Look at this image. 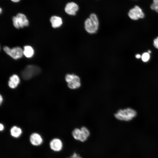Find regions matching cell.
Instances as JSON below:
<instances>
[{"mask_svg":"<svg viewBox=\"0 0 158 158\" xmlns=\"http://www.w3.org/2000/svg\"><path fill=\"white\" fill-rule=\"evenodd\" d=\"M29 140L32 145L36 146H40L43 142V139L41 136L36 133L31 134Z\"/></svg>","mask_w":158,"mask_h":158,"instance_id":"obj_9","label":"cell"},{"mask_svg":"<svg viewBox=\"0 0 158 158\" xmlns=\"http://www.w3.org/2000/svg\"><path fill=\"white\" fill-rule=\"evenodd\" d=\"M41 72L39 67L34 65H29L21 71L20 75L24 80H28L40 74Z\"/></svg>","mask_w":158,"mask_h":158,"instance_id":"obj_3","label":"cell"},{"mask_svg":"<svg viewBox=\"0 0 158 158\" xmlns=\"http://www.w3.org/2000/svg\"><path fill=\"white\" fill-rule=\"evenodd\" d=\"M3 97H2L1 95H0V104H1L3 101Z\"/></svg>","mask_w":158,"mask_h":158,"instance_id":"obj_24","label":"cell"},{"mask_svg":"<svg viewBox=\"0 0 158 158\" xmlns=\"http://www.w3.org/2000/svg\"><path fill=\"white\" fill-rule=\"evenodd\" d=\"M12 20L13 21V24L14 26L18 29H19V27L18 21L16 16H13L12 17Z\"/></svg>","mask_w":158,"mask_h":158,"instance_id":"obj_18","label":"cell"},{"mask_svg":"<svg viewBox=\"0 0 158 158\" xmlns=\"http://www.w3.org/2000/svg\"><path fill=\"white\" fill-rule=\"evenodd\" d=\"M141 57V55L139 54H137L135 55V57L137 59H139Z\"/></svg>","mask_w":158,"mask_h":158,"instance_id":"obj_23","label":"cell"},{"mask_svg":"<svg viewBox=\"0 0 158 158\" xmlns=\"http://www.w3.org/2000/svg\"><path fill=\"white\" fill-rule=\"evenodd\" d=\"M20 28H23L29 25V21L26 16L22 13H18L16 15Z\"/></svg>","mask_w":158,"mask_h":158,"instance_id":"obj_10","label":"cell"},{"mask_svg":"<svg viewBox=\"0 0 158 158\" xmlns=\"http://www.w3.org/2000/svg\"><path fill=\"white\" fill-rule=\"evenodd\" d=\"M64 11L68 15L75 16L79 9V7L76 3L73 1L69 2L66 5Z\"/></svg>","mask_w":158,"mask_h":158,"instance_id":"obj_7","label":"cell"},{"mask_svg":"<svg viewBox=\"0 0 158 158\" xmlns=\"http://www.w3.org/2000/svg\"><path fill=\"white\" fill-rule=\"evenodd\" d=\"M148 53L149 54L150 53H151V51L150 50H149L148 51Z\"/></svg>","mask_w":158,"mask_h":158,"instance_id":"obj_27","label":"cell"},{"mask_svg":"<svg viewBox=\"0 0 158 158\" xmlns=\"http://www.w3.org/2000/svg\"><path fill=\"white\" fill-rule=\"evenodd\" d=\"M50 149L53 151L58 152L60 151L63 148V144L61 140L58 138L52 139L49 143Z\"/></svg>","mask_w":158,"mask_h":158,"instance_id":"obj_8","label":"cell"},{"mask_svg":"<svg viewBox=\"0 0 158 158\" xmlns=\"http://www.w3.org/2000/svg\"><path fill=\"white\" fill-rule=\"evenodd\" d=\"M11 136L16 138L19 137L22 133V130L21 128L16 126L12 127L10 130Z\"/></svg>","mask_w":158,"mask_h":158,"instance_id":"obj_14","label":"cell"},{"mask_svg":"<svg viewBox=\"0 0 158 158\" xmlns=\"http://www.w3.org/2000/svg\"><path fill=\"white\" fill-rule=\"evenodd\" d=\"M137 115V111L131 107H127L118 110L114 116L117 120L128 122L133 120Z\"/></svg>","mask_w":158,"mask_h":158,"instance_id":"obj_1","label":"cell"},{"mask_svg":"<svg viewBox=\"0 0 158 158\" xmlns=\"http://www.w3.org/2000/svg\"><path fill=\"white\" fill-rule=\"evenodd\" d=\"M128 16L132 20H136L139 18H143L145 14L142 9L139 6H135L129 10Z\"/></svg>","mask_w":158,"mask_h":158,"instance_id":"obj_6","label":"cell"},{"mask_svg":"<svg viewBox=\"0 0 158 158\" xmlns=\"http://www.w3.org/2000/svg\"><path fill=\"white\" fill-rule=\"evenodd\" d=\"M153 44L155 48L158 49V37L154 40Z\"/></svg>","mask_w":158,"mask_h":158,"instance_id":"obj_20","label":"cell"},{"mask_svg":"<svg viewBox=\"0 0 158 158\" xmlns=\"http://www.w3.org/2000/svg\"><path fill=\"white\" fill-rule=\"evenodd\" d=\"M2 9H1V8H0V13H1L2 12Z\"/></svg>","mask_w":158,"mask_h":158,"instance_id":"obj_26","label":"cell"},{"mask_svg":"<svg viewBox=\"0 0 158 158\" xmlns=\"http://www.w3.org/2000/svg\"><path fill=\"white\" fill-rule=\"evenodd\" d=\"M21 0H11V1L14 3H18Z\"/></svg>","mask_w":158,"mask_h":158,"instance_id":"obj_22","label":"cell"},{"mask_svg":"<svg viewBox=\"0 0 158 158\" xmlns=\"http://www.w3.org/2000/svg\"><path fill=\"white\" fill-rule=\"evenodd\" d=\"M81 136L80 141L83 142L86 141L90 135L89 130L86 127L83 126L80 128Z\"/></svg>","mask_w":158,"mask_h":158,"instance_id":"obj_15","label":"cell"},{"mask_svg":"<svg viewBox=\"0 0 158 158\" xmlns=\"http://www.w3.org/2000/svg\"><path fill=\"white\" fill-rule=\"evenodd\" d=\"M72 135L73 138L76 140L80 141L81 136L80 129L75 128L72 131Z\"/></svg>","mask_w":158,"mask_h":158,"instance_id":"obj_16","label":"cell"},{"mask_svg":"<svg viewBox=\"0 0 158 158\" xmlns=\"http://www.w3.org/2000/svg\"><path fill=\"white\" fill-rule=\"evenodd\" d=\"M34 51L33 48L30 46L26 45L24 47L23 54L26 57L30 58L33 56Z\"/></svg>","mask_w":158,"mask_h":158,"instance_id":"obj_13","label":"cell"},{"mask_svg":"<svg viewBox=\"0 0 158 158\" xmlns=\"http://www.w3.org/2000/svg\"><path fill=\"white\" fill-rule=\"evenodd\" d=\"M20 82V79L18 76L16 74H13L9 78L8 84L9 87L12 89L17 87Z\"/></svg>","mask_w":158,"mask_h":158,"instance_id":"obj_12","label":"cell"},{"mask_svg":"<svg viewBox=\"0 0 158 158\" xmlns=\"http://www.w3.org/2000/svg\"><path fill=\"white\" fill-rule=\"evenodd\" d=\"M150 55L147 52L144 53L141 56L142 61L144 62H146L148 61L150 59Z\"/></svg>","mask_w":158,"mask_h":158,"instance_id":"obj_17","label":"cell"},{"mask_svg":"<svg viewBox=\"0 0 158 158\" xmlns=\"http://www.w3.org/2000/svg\"><path fill=\"white\" fill-rule=\"evenodd\" d=\"M4 51L8 55L14 59L21 58L23 54V50L19 47H13L12 49L7 46L3 48Z\"/></svg>","mask_w":158,"mask_h":158,"instance_id":"obj_5","label":"cell"},{"mask_svg":"<svg viewBox=\"0 0 158 158\" xmlns=\"http://www.w3.org/2000/svg\"><path fill=\"white\" fill-rule=\"evenodd\" d=\"M50 21L52 27L56 28L61 27L63 24V20L60 17L56 16H53L51 17Z\"/></svg>","mask_w":158,"mask_h":158,"instance_id":"obj_11","label":"cell"},{"mask_svg":"<svg viewBox=\"0 0 158 158\" xmlns=\"http://www.w3.org/2000/svg\"><path fill=\"white\" fill-rule=\"evenodd\" d=\"M151 8L158 13V4L153 2L150 5Z\"/></svg>","mask_w":158,"mask_h":158,"instance_id":"obj_19","label":"cell"},{"mask_svg":"<svg viewBox=\"0 0 158 158\" xmlns=\"http://www.w3.org/2000/svg\"><path fill=\"white\" fill-rule=\"evenodd\" d=\"M4 129V126L1 123L0 124V130L1 131L3 130Z\"/></svg>","mask_w":158,"mask_h":158,"instance_id":"obj_21","label":"cell"},{"mask_svg":"<svg viewBox=\"0 0 158 158\" xmlns=\"http://www.w3.org/2000/svg\"><path fill=\"white\" fill-rule=\"evenodd\" d=\"M153 2L158 4V0H153Z\"/></svg>","mask_w":158,"mask_h":158,"instance_id":"obj_25","label":"cell"},{"mask_svg":"<svg viewBox=\"0 0 158 158\" xmlns=\"http://www.w3.org/2000/svg\"><path fill=\"white\" fill-rule=\"evenodd\" d=\"M65 79L67 83L68 87L71 89H77L81 86L80 78L76 75L67 74L66 75Z\"/></svg>","mask_w":158,"mask_h":158,"instance_id":"obj_4","label":"cell"},{"mask_svg":"<svg viewBox=\"0 0 158 158\" xmlns=\"http://www.w3.org/2000/svg\"><path fill=\"white\" fill-rule=\"evenodd\" d=\"M99 23L98 17L95 13H91L89 17L87 18L84 22V28L88 33L94 34L97 31Z\"/></svg>","mask_w":158,"mask_h":158,"instance_id":"obj_2","label":"cell"}]
</instances>
